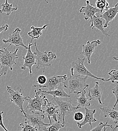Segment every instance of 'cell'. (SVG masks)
Wrapping results in <instances>:
<instances>
[{"instance_id":"6da1fadb","label":"cell","mask_w":118,"mask_h":131,"mask_svg":"<svg viewBox=\"0 0 118 131\" xmlns=\"http://www.w3.org/2000/svg\"><path fill=\"white\" fill-rule=\"evenodd\" d=\"M87 76L81 77L80 75L73 74V69L71 68L70 77L64 83V87L67 89L69 94L74 93L76 95L81 94L85 89L89 86L86 83Z\"/></svg>"},{"instance_id":"7a4b0ae2","label":"cell","mask_w":118,"mask_h":131,"mask_svg":"<svg viewBox=\"0 0 118 131\" xmlns=\"http://www.w3.org/2000/svg\"><path fill=\"white\" fill-rule=\"evenodd\" d=\"M11 46L7 48L0 49V77L7 74L9 70H13L12 66L16 65V60L18 58L17 53L18 48L14 52L9 51L8 49Z\"/></svg>"},{"instance_id":"3957f363","label":"cell","mask_w":118,"mask_h":131,"mask_svg":"<svg viewBox=\"0 0 118 131\" xmlns=\"http://www.w3.org/2000/svg\"><path fill=\"white\" fill-rule=\"evenodd\" d=\"M23 116L25 119V123L30 125L39 131H48V127L51 125L45 123L44 120L45 115L38 112H33L31 114L25 113Z\"/></svg>"},{"instance_id":"277c9868","label":"cell","mask_w":118,"mask_h":131,"mask_svg":"<svg viewBox=\"0 0 118 131\" xmlns=\"http://www.w3.org/2000/svg\"><path fill=\"white\" fill-rule=\"evenodd\" d=\"M35 48V54L36 57V69H39L44 68L43 72H45V69L46 67H51L52 61L55 60L57 57L56 53H53L51 51H40L37 47L36 40L34 41Z\"/></svg>"},{"instance_id":"5b68a950","label":"cell","mask_w":118,"mask_h":131,"mask_svg":"<svg viewBox=\"0 0 118 131\" xmlns=\"http://www.w3.org/2000/svg\"><path fill=\"white\" fill-rule=\"evenodd\" d=\"M35 96L31 98L27 96L26 101H28L26 109L28 112H39L42 113V106L44 105V99L46 95L41 93L38 90H34Z\"/></svg>"},{"instance_id":"8992f818","label":"cell","mask_w":118,"mask_h":131,"mask_svg":"<svg viewBox=\"0 0 118 131\" xmlns=\"http://www.w3.org/2000/svg\"><path fill=\"white\" fill-rule=\"evenodd\" d=\"M85 60V57L83 59H80L78 58L76 61L72 62V68L73 69V72H75V73H73L74 74L90 77L95 79L100 80L102 82L108 81V79H104L103 78L98 77L92 74L89 71H88L84 65Z\"/></svg>"},{"instance_id":"52a82bcc","label":"cell","mask_w":118,"mask_h":131,"mask_svg":"<svg viewBox=\"0 0 118 131\" xmlns=\"http://www.w3.org/2000/svg\"><path fill=\"white\" fill-rule=\"evenodd\" d=\"M57 104L59 111L61 112V114L62 117V124L65 125V118L67 115L71 114L72 112H75L77 110L80 109L77 105L73 106L72 104V99L69 98L67 101H63L60 98L54 97L51 98Z\"/></svg>"},{"instance_id":"ba28073f","label":"cell","mask_w":118,"mask_h":131,"mask_svg":"<svg viewBox=\"0 0 118 131\" xmlns=\"http://www.w3.org/2000/svg\"><path fill=\"white\" fill-rule=\"evenodd\" d=\"M67 79L66 74L64 75H53L47 78L46 83L42 85H35L34 87H39L40 88H47L48 90L51 91L57 89L59 88L64 87V83Z\"/></svg>"},{"instance_id":"9c48e42d","label":"cell","mask_w":118,"mask_h":131,"mask_svg":"<svg viewBox=\"0 0 118 131\" xmlns=\"http://www.w3.org/2000/svg\"><path fill=\"white\" fill-rule=\"evenodd\" d=\"M7 91L9 94V98L12 103L15 104L20 110V112L23 115L25 114L24 111L23 104L24 101L26 100L27 96H24L21 93V90L20 88L17 90H13L10 86H7Z\"/></svg>"},{"instance_id":"30bf717a","label":"cell","mask_w":118,"mask_h":131,"mask_svg":"<svg viewBox=\"0 0 118 131\" xmlns=\"http://www.w3.org/2000/svg\"><path fill=\"white\" fill-rule=\"evenodd\" d=\"M42 114L48 116L50 121V124H51V117H52L55 122L58 121V118H60V115L59 114V110L58 106L55 105L52 102H50L48 99L45 97L44 99Z\"/></svg>"},{"instance_id":"8fae6325","label":"cell","mask_w":118,"mask_h":131,"mask_svg":"<svg viewBox=\"0 0 118 131\" xmlns=\"http://www.w3.org/2000/svg\"><path fill=\"white\" fill-rule=\"evenodd\" d=\"M32 41H30V42L29 43L28 46V49L26 55L22 57V58L24 60V63L22 66L21 67V69L23 70H26V68H28L29 71V73L30 77L32 76V67L33 66L36 64V57L35 52H33L31 49V47L33 46V44L31 43Z\"/></svg>"},{"instance_id":"7c38bea8","label":"cell","mask_w":118,"mask_h":131,"mask_svg":"<svg viewBox=\"0 0 118 131\" xmlns=\"http://www.w3.org/2000/svg\"><path fill=\"white\" fill-rule=\"evenodd\" d=\"M21 30L19 28H16L13 31V32L10 34L9 36L8 39H4L2 40V41L6 43H10V45H14L15 47L18 48L19 47H22L25 49H27L28 46H26L24 43L22 37L20 35V32Z\"/></svg>"},{"instance_id":"4fadbf2b","label":"cell","mask_w":118,"mask_h":131,"mask_svg":"<svg viewBox=\"0 0 118 131\" xmlns=\"http://www.w3.org/2000/svg\"><path fill=\"white\" fill-rule=\"evenodd\" d=\"M101 43V41L100 39H97L90 42L88 41L86 45H82V51L80 53L83 55L85 58L87 60V63L88 64H90L91 61L90 58L93 53L95 48Z\"/></svg>"},{"instance_id":"5bb4252c","label":"cell","mask_w":118,"mask_h":131,"mask_svg":"<svg viewBox=\"0 0 118 131\" xmlns=\"http://www.w3.org/2000/svg\"><path fill=\"white\" fill-rule=\"evenodd\" d=\"M86 6H82L79 10V12L83 13L84 15V18L86 21L89 19L90 22V27H92V18L97 13H100V10L95 7H93L92 5H90L89 0L86 1Z\"/></svg>"},{"instance_id":"9a60e30c","label":"cell","mask_w":118,"mask_h":131,"mask_svg":"<svg viewBox=\"0 0 118 131\" xmlns=\"http://www.w3.org/2000/svg\"><path fill=\"white\" fill-rule=\"evenodd\" d=\"M118 14V2L115 5L114 7H110L108 10L105 11L101 14H99L104 20V28H106L110 22L113 21Z\"/></svg>"},{"instance_id":"2e32d148","label":"cell","mask_w":118,"mask_h":131,"mask_svg":"<svg viewBox=\"0 0 118 131\" xmlns=\"http://www.w3.org/2000/svg\"><path fill=\"white\" fill-rule=\"evenodd\" d=\"M88 90V100H96L99 101L100 104H103L101 100V96L102 94V91L101 87H100V83L95 82V86L92 88H87Z\"/></svg>"},{"instance_id":"e0dca14e","label":"cell","mask_w":118,"mask_h":131,"mask_svg":"<svg viewBox=\"0 0 118 131\" xmlns=\"http://www.w3.org/2000/svg\"><path fill=\"white\" fill-rule=\"evenodd\" d=\"M96 113V110H89L87 107L85 108V115L83 121L81 123L77 122V126L79 129L82 126L88 124L92 128V123L97 122V119L94 117V115Z\"/></svg>"},{"instance_id":"ac0fdd59","label":"cell","mask_w":118,"mask_h":131,"mask_svg":"<svg viewBox=\"0 0 118 131\" xmlns=\"http://www.w3.org/2000/svg\"><path fill=\"white\" fill-rule=\"evenodd\" d=\"M100 110L103 113L105 117L108 118L115 124L118 123V111L116 110V108L107 106L105 107H100Z\"/></svg>"},{"instance_id":"d6986e66","label":"cell","mask_w":118,"mask_h":131,"mask_svg":"<svg viewBox=\"0 0 118 131\" xmlns=\"http://www.w3.org/2000/svg\"><path fill=\"white\" fill-rule=\"evenodd\" d=\"M64 87H62L59 88L57 89L53 90H42L40 89H39L38 90L42 93L44 94H49L53 96L54 97H66V98H71V96L70 94H67L63 89Z\"/></svg>"},{"instance_id":"ffe728a7","label":"cell","mask_w":118,"mask_h":131,"mask_svg":"<svg viewBox=\"0 0 118 131\" xmlns=\"http://www.w3.org/2000/svg\"><path fill=\"white\" fill-rule=\"evenodd\" d=\"M103 19L99 15L98 16H94L92 18V24L91 28L93 29L96 28L97 29L101 31L102 33L106 36H110V35L108 33L104 28V22Z\"/></svg>"},{"instance_id":"44dd1931","label":"cell","mask_w":118,"mask_h":131,"mask_svg":"<svg viewBox=\"0 0 118 131\" xmlns=\"http://www.w3.org/2000/svg\"><path fill=\"white\" fill-rule=\"evenodd\" d=\"M48 26V24H46L41 27H36L34 26L30 27L31 31L28 32L27 34L31 38V41L33 39H38L42 34V30L46 29V28Z\"/></svg>"},{"instance_id":"7402d4cb","label":"cell","mask_w":118,"mask_h":131,"mask_svg":"<svg viewBox=\"0 0 118 131\" xmlns=\"http://www.w3.org/2000/svg\"><path fill=\"white\" fill-rule=\"evenodd\" d=\"M5 1V3L1 5L2 9L0 10V13H6L7 16H9L13 11L17 10L18 6L16 5L15 7H13V4H9L8 2V0Z\"/></svg>"},{"instance_id":"603a6c76","label":"cell","mask_w":118,"mask_h":131,"mask_svg":"<svg viewBox=\"0 0 118 131\" xmlns=\"http://www.w3.org/2000/svg\"><path fill=\"white\" fill-rule=\"evenodd\" d=\"M86 93V91L85 90L81 94V96L80 97L76 98L78 101L77 106L79 107V108L86 107L87 108V107L90 106L91 105L89 100L85 96Z\"/></svg>"},{"instance_id":"cb8c5ba5","label":"cell","mask_w":118,"mask_h":131,"mask_svg":"<svg viewBox=\"0 0 118 131\" xmlns=\"http://www.w3.org/2000/svg\"><path fill=\"white\" fill-rule=\"evenodd\" d=\"M95 5L96 8L100 10V14L103 13L105 11L110 8L109 4L107 0H102L99 2L96 1L95 3Z\"/></svg>"},{"instance_id":"d4e9b609","label":"cell","mask_w":118,"mask_h":131,"mask_svg":"<svg viewBox=\"0 0 118 131\" xmlns=\"http://www.w3.org/2000/svg\"><path fill=\"white\" fill-rule=\"evenodd\" d=\"M65 125L60 121L55 122L51 123V125L48 127V131H59L60 129L64 128Z\"/></svg>"},{"instance_id":"484cf974","label":"cell","mask_w":118,"mask_h":131,"mask_svg":"<svg viewBox=\"0 0 118 131\" xmlns=\"http://www.w3.org/2000/svg\"><path fill=\"white\" fill-rule=\"evenodd\" d=\"M108 74L110 76V78L108 79V81H111L112 83H115L116 81H118V70H112Z\"/></svg>"},{"instance_id":"4316f807","label":"cell","mask_w":118,"mask_h":131,"mask_svg":"<svg viewBox=\"0 0 118 131\" xmlns=\"http://www.w3.org/2000/svg\"><path fill=\"white\" fill-rule=\"evenodd\" d=\"M19 126L21 128L20 131H39L35 128L27 123H20Z\"/></svg>"},{"instance_id":"83f0119b","label":"cell","mask_w":118,"mask_h":131,"mask_svg":"<svg viewBox=\"0 0 118 131\" xmlns=\"http://www.w3.org/2000/svg\"><path fill=\"white\" fill-rule=\"evenodd\" d=\"M108 122H106V123L101 122L97 126H96L95 128L92 129L90 131H102V129L105 127H108L109 128H111L113 126L112 125H109L108 124Z\"/></svg>"},{"instance_id":"f1b7e54d","label":"cell","mask_w":118,"mask_h":131,"mask_svg":"<svg viewBox=\"0 0 118 131\" xmlns=\"http://www.w3.org/2000/svg\"><path fill=\"white\" fill-rule=\"evenodd\" d=\"M112 92L114 94V95L115 96L116 99V102L113 106L114 108H116V106L118 103V82L115 83V85L112 88Z\"/></svg>"},{"instance_id":"f546056e","label":"cell","mask_w":118,"mask_h":131,"mask_svg":"<svg viewBox=\"0 0 118 131\" xmlns=\"http://www.w3.org/2000/svg\"><path fill=\"white\" fill-rule=\"evenodd\" d=\"M47 80V78L44 75H41L37 78L36 81L39 84L38 85H42L45 84Z\"/></svg>"},{"instance_id":"4dcf8cb0","label":"cell","mask_w":118,"mask_h":131,"mask_svg":"<svg viewBox=\"0 0 118 131\" xmlns=\"http://www.w3.org/2000/svg\"><path fill=\"white\" fill-rule=\"evenodd\" d=\"M84 114L81 112H76L74 114V119L77 122L82 121L84 118Z\"/></svg>"},{"instance_id":"1f68e13d","label":"cell","mask_w":118,"mask_h":131,"mask_svg":"<svg viewBox=\"0 0 118 131\" xmlns=\"http://www.w3.org/2000/svg\"><path fill=\"white\" fill-rule=\"evenodd\" d=\"M3 114H4L3 111H0V126L3 129L4 131H9L4 126L3 122Z\"/></svg>"},{"instance_id":"d6a6232c","label":"cell","mask_w":118,"mask_h":131,"mask_svg":"<svg viewBox=\"0 0 118 131\" xmlns=\"http://www.w3.org/2000/svg\"><path fill=\"white\" fill-rule=\"evenodd\" d=\"M8 28H9V25L8 24H4L0 26V34L2 32L6 31L7 30H8Z\"/></svg>"},{"instance_id":"836d02e7","label":"cell","mask_w":118,"mask_h":131,"mask_svg":"<svg viewBox=\"0 0 118 131\" xmlns=\"http://www.w3.org/2000/svg\"><path fill=\"white\" fill-rule=\"evenodd\" d=\"M118 125H116L115 127L113 126L111 128V131H118Z\"/></svg>"},{"instance_id":"e575fe53","label":"cell","mask_w":118,"mask_h":131,"mask_svg":"<svg viewBox=\"0 0 118 131\" xmlns=\"http://www.w3.org/2000/svg\"><path fill=\"white\" fill-rule=\"evenodd\" d=\"M113 59L114 60H116V61H118V57H114L113 58Z\"/></svg>"},{"instance_id":"d590c367","label":"cell","mask_w":118,"mask_h":131,"mask_svg":"<svg viewBox=\"0 0 118 131\" xmlns=\"http://www.w3.org/2000/svg\"><path fill=\"white\" fill-rule=\"evenodd\" d=\"M108 128H109V127H104V128H103V131H106V129H107Z\"/></svg>"},{"instance_id":"8d00e7d4","label":"cell","mask_w":118,"mask_h":131,"mask_svg":"<svg viewBox=\"0 0 118 131\" xmlns=\"http://www.w3.org/2000/svg\"><path fill=\"white\" fill-rule=\"evenodd\" d=\"M46 2V3L48 4V1H47V0H45Z\"/></svg>"},{"instance_id":"74e56055","label":"cell","mask_w":118,"mask_h":131,"mask_svg":"<svg viewBox=\"0 0 118 131\" xmlns=\"http://www.w3.org/2000/svg\"><path fill=\"white\" fill-rule=\"evenodd\" d=\"M102 1V0H96V1H98V2H99V1Z\"/></svg>"}]
</instances>
